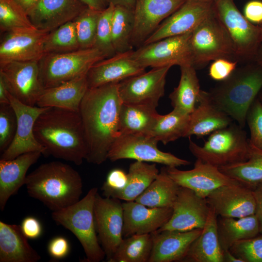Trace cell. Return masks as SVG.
<instances>
[{
    "label": "cell",
    "mask_w": 262,
    "mask_h": 262,
    "mask_svg": "<svg viewBox=\"0 0 262 262\" xmlns=\"http://www.w3.org/2000/svg\"><path fill=\"white\" fill-rule=\"evenodd\" d=\"M42 153H25L10 160H0V209L4 210L9 198L25 184L26 173Z\"/></svg>",
    "instance_id": "484cf974"
},
{
    "label": "cell",
    "mask_w": 262,
    "mask_h": 262,
    "mask_svg": "<svg viewBox=\"0 0 262 262\" xmlns=\"http://www.w3.org/2000/svg\"><path fill=\"white\" fill-rule=\"evenodd\" d=\"M40 259L20 226L0 221V262H36Z\"/></svg>",
    "instance_id": "f1b7e54d"
},
{
    "label": "cell",
    "mask_w": 262,
    "mask_h": 262,
    "mask_svg": "<svg viewBox=\"0 0 262 262\" xmlns=\"http://www.w3.org/2000/svg\"><path fill=\"white\" fill-rule=\"evenodd\" d=\"M0 30L7 33L37 29L27 12L14 0H0Z\"/></svg>",
    "instance_id": "ab89813d"
},
{
    "label": "cell",
    "mask_w": 262,
    "mask_h": 262,
    "mask_svg": "<svg viewBox=\"0 0 262 262\" xmlns=\"http://www.w3.org/2000/svg\"><path fill=\"white\" fill-rule=\"evenodd\" d=\"M219 168L227 176L252 189L262 180V149L249 142V154L247 161Z\"/></svg>",
    "instance_id": "8d00e7d4"
},
{
    "label": "cell",
    "mask_w": 262,
    "mask_h": 262,
    "mask_svg": "<svg viewBox=\"0 0 262 262\" xmlns=\"http://www.w3.org/2000/svg\"><path fill=\"white\" fill-rule=\"evenodd\" d=\"M17 118L10 103H0V152L2 153L12 143L16 131Z\"/></svg>",
    "instance_id": "ee69618b"
},
{
    "label": "cell",
    "mask_w": 262,
    "mask_h": 262,
    "mask_svg": "<svg viewBox=\"0 0 262 262\" xmlns=\"http://www.w3.org/2000/svg\"><path fill=\"white\" fill-rule=\"evenodd\" d=\"M105 58L95 48L46 54L38 62L44 89L53 87L86 75L97 62Z\"/></svg>",
    "instance_id": "52a82bcc"
},
{
    "label": "cell",
    "mask_w": 262,
    "mask_h": 262,
    "mask_svg": "<svg viewBox=\"0 0 262 262\" xmlns=\"http://www.w3.org/2000/svg\"><path fill=\"white\" fill-rule=\"evenodd\" d=\"M189 148L196 159L219 168L247 161L249 141L243 128L231 123L210 134L202 146L190 139Z\"/></svg>",
    "instance_id": "8992f818"
},
{
    "label": "cell",
    "mask_w": 262,
    "mask_h": 262,
    "mask_svg": "<svg viewBox=\"0 0 262 262\" xmlns=\"http://www.w3.org/2000/svg\"><path fill=\"white\" fill-rule=\"evenodd\" d=\"M9 94L7 83L3 76L0 74V103H10Z\"/></svg>",
    "instance_id": "11a10c76"
},
{
    "label": "cell",
    "mask_w": 262,
    "mask_h": 262,
    "mask_svg": "<svg viewBox=\"0 0 262 262\" xmlns=\"http://www.w3.org/2000/svg\"><path fill=\"white\" fill-rule=\"evenodd\" d=\"M193 66L235 57L230 38L214 10L193 31L190 40Z\"/></svg>",
    "instance_id": "ba28073f"
},
{
    "label": "cell",
    "mask_w": 262,
    "mask_h": 262,
    "mask_svg": "<svg viewBox=\"0 0 262 262\" xmlns=\"http://www.w3.org/2000/svg\"><path fill=\"white\" fill-rule=\"evenodd\" d=\"M217 17L231 41L235 57L253 60L262 43V28L249 22L239 11L234 0H214Z\"/></svg>",
    "instance_id": "9c48e42d"
},
{
    "label": "cell",
    "mask_w": 262,
    "mask_h": 262,
    "mask_svg": "<svg viewBox=\"0 0 262 262\" xmlns=\"http://www.w3.org/2000/svg\"><path fill=\"white\" fill-rule=\"evenodd\" d=\"M262 88V67L255 62L236 68L208 94L217 107L244 128L248 110Z\"/></svg>",
    "instance_id": "277c9868"
},
{
    "label": "cell",
    "mask_w": 262,
    "mask_h": 262,
    "mask_svg": "<svg viewBox=\"0 0 262 262\" xmlns=\"http://www.w3.org/2000/svg\"><path fill=\"white\" fill-rule=\"evenodd\" d=\"M98 188L89 190L82 199L62 210L52 212V219L72 232L82 245L88 262H99L106 256L96 229L94 207Z\"/></svg>",
    "instance_id": "5b68a950"
},
{
    "label": "cell",
    "mask_w": 262,
    "mask_h": 262,
    "mask_svg": "<svg viewBox=\"0 0 262 262\" xmlns=\"http://www.w3.org/2000/svg\"><path fill=\"white\" fill-rule=\"evenodd\" d=\"M131 51L116 53L95 63L86 74L88 88L119 83L145 72L146 68L131 58Z\"/></svg>",
    "instance_id": "cb8c5ba5"
},
{
    "label": "cell",
    "mask_w": 262,
    "mask_h": 262,
    "mask_svg": "<svg viewBox=\"0 0 262 262\" xmlns=\"http://www.w3.org/2000/svg\"><path fill=\"white\" fill-rule=\"evenodd\" d=\"M102 11L87 7L73 20L80 49L94 47Z\"/></svg>",
    "instance_id": "b9f144b4"
},
{
    "label": "cell",
    "mask_w": 262,
    "mask_h": 262,
    "mask_svg": "<svg viewBox=\"0 0 262 262\" xmlns=\"http://www.w3.org/2000/svg\"><path fill=\"white\" fill-rule=\"evenodd\" d=\"M253 60L255 61V62L262 67V43L258 48L254 57Z\"/></svg>",
    "instance_id": "91938a15"
},
{
    "label": "cell",
    "mask_w": 262,
    "mask_h": 262,
    "mask_svg": "<svg viewBox=\"0 0 262 262\" xmlns=\"http://www.w3.org/2000/svg\"><path fill=\"white\" fill-rule=\"evenodd\" d=\"M180 67V78L178 85L169 96L173 109L190 115L198 104L202 90L195 67L191 65Z\"/></svg>",
    "instance_id": "1f68e13d"
},
{
    "label": "cell",
    "mask_w": 262,
    "mask_h": 262,
    "mask_svg": "<svg viewBox=\"0 0 262 262\" xmlns=\"http://www.w3.org/2000/svg\"><path fill=\"white\" fill-rule=\"evenodd\" d=\"M229 250L244 262H262V233L236 242Z\"/></svg>",
    "instance_id": "f6af8a7d"
},
{
    "label": "cell",
    "mask_w": 262,
    "mask_h": 262,
    "mask_svg": "<svg viewBox=\"0 0 262 262\" xmlns=\"http://www.w3.org/2000/svg\"><path fill=\"white\" fill-rule=\"evenodd\" d=\"M171 66L153 67L118 83L122 103L144 104L157 107L164 94L166 77Z\"/></svg>",
    "instance_id": "4fadbf2b"
},
{
    "label": "cell",
    "mask_w": 262,
    "mask_h": 262,
    "mask_svg": "<svg viewBox=\"0 0 262 262\" xmlns=\"http://www.w3.org/2000/svg\"><path fill=\"white\" fill-rule=\"evenodd\" d=\"M0 74L10 93L22 103L35 106L44 88L40 78L37 61H10L0 64Z\"/></svg>",
    "instance_id": "5bb4252c"
},
{
    "label": "cell",
    "mask_w": 262,
    "mask_h": 262,
    "mask_svg": "<svg viewBox=\"0 0 262 262\" xmlns=\"http://www.w3.org/2000/svg\"><path fill=\"white\" fill-rule=\"evenodd\" d=\"M202 229L181 231L165 230L152 233V248L148 262H182Z\"/></svg>",
    "instance_id": "d4e9b609"
},
{
    "label": "cell",
    "mask_w": 262,
    "mask_h": 262,
    "mask_svg": "<svg viewBox=\"0 0 262 262\" xmlns=\"http://www.w3.org/2000/svg\"><path fill=\"white\" fill-rule=\"evenodd\" d=\"M48 250L52 258L60 260L64 258L68 255L70 246L68 241L66 238L57 236L53 238L49 242Z\"/></svg>",
    "instance_id": "c3c4849f"
},
{
    "label": "cell",
    "mask_w": 262,
    "mask_h": 262,
    "mask_svg": "<svg viewBox=\"0 0 262 262\" xmlns=\"http://www.w3.org/2000/svg\"><path fill=\"white\" fill-rule=\"evenodd\" d=\"M217 227L219 243L223 251L229 250L239 241L253 238L260 233L255 214L240 218L218 216Z\"/></svg>",
    "instance_id": "836d02e7"
},
{
    "label": "cell",
    "mask_w": 262,
    "mask_h": 262,
    "mask_svg": "<svg viewBox=\"0 0 262 262\" xmlns=\"http://www.w3.org/2000/svg\"><path fill=\"white\" fill-rule=\"evenodd\" d=\"M0 44V64L10 61H37L46 54L48 33L38 30L6 33Z\"/></svg>",
    "instance_id": "44dd1931"
},
{
    "label": "cell",
    "mask_w": 262,
    "mask_h": 262,
    "mask_svg": "<svg viewBox=\"0 0 262 262\" xmlns=\"http://www.w3.org/2000/svg\"><path fill=\"white\" fill-rule=\"evenodd\" d=\"M45 54L80 49L74 21L68 22L48 33L44 41Z\"/></svg>",
    "instance_id": "60d3db41"
},
{
    "label": "cell",
    "mask_w": 262,
    "mask_h": 262,
    "mask_svg": "<svg viewBox=\"0 0 262 262\" xmlns=\"http://www.w3.org/2000/svg\"><path fill=\"white\" fill-rule=\"evenodd\" d=\"M192 33L143 44L136 50H131L130 57L145 68L193 66L190 45Z\"/></svg>",
    "instance_id": "30bf717a"
},
{
    "label": "cell",
    "mask_w": 262,
    "mask_h": 262,
    "mask_svg": "<svg viewBox=\"0 0 262 262\" xmlns=\"http://www.w3.org/2000/svg\"><path fill=\"white\" fill-rule=\"evenodd\" d=\"M186 0H136L134 25L131 38L133 47L142 46L162 22Z\"/></svg>",
    "instance_id": "d6986e66"
},
{
    "label": "cell",
    "mask_w": 262,
    "mask_h": 262,
    "mask_svg": "<svg viewBox=\"0 0 262 262\" xmlns=\"http://www.w3.org/2000/svg\"><path fill=\"white\" fill-rule=\"evenodd\" d=\"M257 97L259 99V100H260V101L261 102L262 104V88L260 90Z\"/></svg>",
    "instance_id": "94428289"
},
{
    "label": "cell",
    "mask_w": 262,
    "mask_h": 262,
    "mask_svg": "<svg viewBox=\"0 0 262 262\" xmlns=\"http://www.w3.org/2000/svg\"><path fill=\"white\" fill-rule=\"evenodd\" d=\"M9 99L16 115L17 128L12 143L1 154L0 159H13L21 154L34 151H39L42 154H46L45 148L39 143L35 137L34 127L38 116L48 107L25 104L10 93Z\"/></svg>",
    "instance_id": "2e32d148"
},
{
    "label": "cell",
    "mask_w": 262,
    "mask_h": 262,
    "mask_svg": "<svg viewBox=\"0 0 262 262\" xmlns=\"http://www.w3.org/2000/svg\"><path fill=\"white\" fill-rule=\"evenodd\" d=\"M246 123L250 131V143L262 149V104L258 97L248 110Z\"/></svg>",
    "instance_id": "bcb514c9"
},
{
    "label": "cell",
    "mask_w": 262,
    "mask_h": 262,
    "mask_svg": "<svg viewBox=\"0 0 262 262\" xmlns=\"http://www.w3.org/2000/svg\"><path fill=\"white\" fill-rule=\"evenodd\" d=\"M28 13L40 0H14Z\"/></svg>",
    "instance_id": "9f6ffc18"
},
{
    "label": "cell",
    "mask_w": 262,
    "mask_h": 262,
    "mask_svg": "<svg viewBox=\"0 0 262 262\" xmlns=\"http://www.w3.org/2000/svg\"><path fill=\"white\" fill-rule=\"evenodd\" d=\"M214 9V0H186L162 22L143 44L192 32Z\"/></svg>",
    "instance_id": "9a60e30c"
},
{
    "label": "cell",
    "mask_w": 262,
    "mask_h": 262,
    "mask_svg": "<svg viewBox=\"0 0 262 262\" xmlns=\"http://www.w3.org/2000/svg\"><path fill=\"white\" fill-rule=\"evenodd\" d=\"M169 176L180 186L189 188L206 198L213 190L226 185L240 183L223 173L218 167L196 159L193 169L181 170L166 166Z\"/></svg>",
    "instance_id": "ac0fdd59"
},
{
    "label": "cell",
    "mask_w": 262,
    "mask_h": 262,
    "mask_svg": "<svg viewBox=\"0 0 262 262\" xmlns=\"http://www.w3.org/2000/svg\"><path fill=\"white\" fill-rule=\"evenodd\" d=\"M232 121L211 101L208 92L202 90L198 104L190 114L184 137L195 135L198 138L202 137L229 126Z\"/></svg>",
    "instance_id": "4316f807"
},
{
    "label": "cell",
    "mask_w": 262,
    "mask_h": 262,
    "mask_svg": "<svg viewBox=\"0 0 262 262\" xmlns=\"http://www.w3.org/2000/svg\"><path fill=\"white\" fill-rule=\"evenodd\" d=\"M237 61L229 59H216L210 65L209 75L213 80L222 82L229 77L237 68Z\"/></svg>",
    "instance_id": "7dc6e473"
},
{
    "label": "cell",
    "mask_w": 262,
    "mask_h": 262,
    "mask_svg": "<svg viewBox=\"0 0 262 262\" xmlns=\"http://www.w3.org/2000/svg\"><path fill=\"white\" fill-rule=\"evenodd\" d=\"M189 119L190 115L175 109L166 115L159 114L147 135L166 145L184 137Z\"/></svg>",
    "instance_id": "d590c367"
},
{
    "label": "cell",
    "mask_w": 262,
    "mask_h": 262,
    "mask_svg": "<svg viewBox=\"0 0 262 262\" xmlns=\"http://www.w3.org/2000/svg\"><path fill=\"white\" fill-rule=\"evenodd\" d=\"M158 143L157 140L147 135H119L109 150L108 159L112 162L121 159H134L176 167L191 164L190 162L171 153L161 150L157 147Z\"/></svg>",
    "instance_id": "8fae6325"
},
{
    "label": "cell",
    "mask_w": 262,
    "mask_h": 262,
    "mask_svg": "<svg viewBox=\"0 0 262 262\" xmlns=\"http://www.w3.org/2000/svg\"><path fill=\"white\" fill-rule=\"evenodd\" d=\"M87 7L80 0H40L27 14L37 30L49 33L73 21Z\"/></svg>",
    "instance_id": "7402d4cb"
},
{
    "label": "cell",
    "mask_w": 262,
    "mask_h": 262,
    "mask_svg": "<svg viewBox=\"0 0 262 262\" xmlns=\"http://www.w3.org/2000/svg\"><path fill=\"white\" fill-rule=\"evenodd\" d=\"M96 229L108 262L123 239L122 203L113 197H103L97 193L94 207Z\"/></svg>",
    "instance_id": "7c38bea8"
},
{
    "label": "cell",
    "mask_w": 262,
    "mask_h": 262,
    "mask_svg": "<svg viewBox=\"0 0 262 262\" xmlns=\"http://www.w3.org/2000/svg\"><path fill=\"white\" fill-rule=\"evenodd\" d=\"M20 226L24 235L29 239L38 238L42 232L40 222L34 217L28 216L25 218Z\"/></svg>",
    "instance_id": "816d5d0a"
},
{
    "label": "cell",
    "mask_w": 262,
    "mask_h": 262,
    "mask_svg": "<svg viewBox=\"0 0 262 262\" xmlns=\"http://www.w3.org/2000/svg\"><path fill=\"white\" fill-rule=\"evenodd\" d=\"M127 173L120 169H114L108 174L101 187L102 191L123 188L127 183Z\"/></svg>",
    "instance_id": "681fc988"
},
{
    "label": "cell",
    "mask_w": 262,
    "mask_h": 262,
    "mask_svg": "<svg viewBox=\"0 0 262 262\" xmlns=\"http://www.w3.org/2000/svg\"><path fill=\"white\" fill-rule=\"evenodd\" d=\"M218 216L240 218L255 214L252 189L241 183L221 186L206 198Z\"/></svg>",
    "instance_id": "ffe728a7"
},
{
    "label": "cell",
    "mask_w": 262,
    "mask_h": 262,
    "mask_svg": "<svg viewBox=\"0 0 262 262\" xmlns=\"http://www.w3.org/2000/svg\"><path fill=\"white\" fill-rule=\"evenodd\" d=\"M172 208L173 213L170 219L156 231L165 230L185 231L202 229L210 210L206 198L182 186H180Z\"/></svg>",
    "instance_id": "e0dca14e"
},
{
    "label": "cell",
    "mask_w": 262,
    "mask_h": 262,
    "mask_svg": "<svg viewBox=\"0 0 262 262\" xmlns=\"http://www.w3.org/2000/svg\"><path fill=\"white\" fill-rule=\"evenodd\" d=\"M255 202V212L260 227V232L262 233V180L252 188Z\"/></svg>",
    "instance_id": "f5cc1de1"
},
{
    "label": "cell",
    "mask_w": 262,
    "mask_h": 262,
    "mask_svg": "<svg viewBox=\"0 0 262 262\" xmlns=\"http://www.w3.org/2000/svg\"><path fill=\"white\" fill-rule=\"evenodd\" d=\"M115 5L110 3L100 15L96 40L93 48L102 53L105 58L113 56L116 54L112 38V19Z\"/></svg>",
    "instance_id": "7bdbcfd3"
},
{
    "label": "cell",
    "mask_w": 262,
    "mask_h": 262,
    "mask_svg": "<svg viewBox=\"0 0 262 262\" xmlns=\"http://www.w3.org/2000/svg\"><path fill=\"white\" fill-rule=\"evenodd\" d=\"M244 16L251 23L262 25V1L252 0L248 1L244 8Z\"/></svg>",
    "instance_id": "f907efd6"
},
{
    "label": "cell",
    "mask_w": 262,
    "mask_h": 262,
    "mask_svg": "<svg viewBox=\"0 0 262 262\" xmlns=\"http://www.w3.org/2000/svg\"><path fill=\"white\" fill-rule=\"evenodd\" d=\"M110 3L115 6H121L133 10L136 0H108Z\"/></svg>",
    "instance_id": "6f0895ef"
},
{
    "label": "cell",
    "mask_w": 262,
    "mask_h": 262,
    "mask_svg": "<svg viewBox=\"0 0 262 262\" xmlns=\"http://www.w3.org/2000/svg\"><path fill=\"white\" fill-rule=\"evenodd\" d=\"M153 241L151 234H134L123 238L109 262H148Z\"/></svg>",
    "instance_id": "f35d334b"
},
{
    "label": "cell",
    "mask_w": 262,
    "mask_h": 262,
    "mask_svg": "<svg viewBox=\"0 0 262 262\" xmlns=\"http://www.w3.org/2000/svg\"><path fill=\"white\" fill-rule=\"evenodd\" d=\"M217 217L210 207L201 234L191 244L182 262H224L223 250L219 243L217 232Z\"/></svg>",
    "instance_id": "83f0119b"
},
{
    "label": "cell",
    "mask_w": 262,
    "mask_h": 262,
    "mask_svg": "<svg viewBox=\"0 0 262 262\" xmlns=\"http://www.w3.org/2000/svg\"><path fill=\"white\" fill-rule=\"evenodd\" d=\"M179 188L168 175L166 167H163L156 178L134 201L149 207H172Z\"/></svg>",
    "instance_id": "e575fe53"
},
{
    "label": "cell",
    "mask_w": 262,
    "mask_h": 262,
    "mask_svg": "<svg viewBox=\"0 0 262 262\" xmlns=\"http://www.w3.org/2000/svg\"><path fill=\"white\" fill-rule=\"evenodd\" d=\"M122 102L118 83L89 88L80 106V115L89 163L100 164L108 159L109 150L119 133Z\"/></svg>",
    "instance_id": "6da1fadb"
},
{
    "label": "cell",
    "mask_w": 262,
    "mask_h": 262,
    "mask_svg": "<svg viewBox=\"0 0 262 262\" xmlns=\"http://www.w3.org/2000/svg\"><path fill=\"white\" fill-rule=\"evenodd\" d=\"M86 75L60 85L44 89L36 105L79 112L81 102L88 89Z\"/></svg>",
    "instance_id": "f546056e"
},
{
    "label": "cell",
    "mask_w": 262,
    "mask_h": 262,
    "mask_svg": "<svg viewBox=\"0 0 262 262\" xmlns=\"http://www.w3.org/2000/svg\"><path fill=\"white\" fill-rule=\"evenodd\" d=\"M224 262H244L241 259L235 256L229 250L223 251Z\"/></svg>",
    "instance_id": "680465c9"
},
{
    "label": "cell",
    "mask_w": 262,
    "mask_h": 262,
    "mask_svg": "<svg viewBox=\"0 0 262 262\" xmlns=\"http://www.w3.org/2000/svg\"><path fill=\"white\" fill-rule=\"evenodd\" d=\"M122 206L123 238L156 231L168 221L173 213L172 207H149L135 201H125Z\"/></svg>",
    "instance_id": "603a6c76"
},
{
    "label": "cell",
    "mask_w": 262,
    "mask_h": 262,
    "mask_svg": "<svg viewBox=\"0 0 262 262\" xmlns=\"http://www.w3.org/2000/svg\"><path fill=\"white\" fill-rule=\"evenodd\" d=\"M25 184L30 196L42 202L52 212L78 202L82 193L79 173L70 165L59 161L39 165L27 176Z\"/></svg>",
    "instance_id": "3957f363"
},
{
    "label": "cell",
    "mask_w": 262,
    "mask_h": 262,
    "mask_svg": "<svg viewBox=\"0 0 262 262\" xmlns=\"http://www.w3.org/2000/svg\"><path fill=\"white\" fill-rule=\"evenodd\" d=\"M35 137L46 154L80 165L87 149L79 112L48 107L37 118Z\"/></svg>",
    "instance_id": "7a4b0ae2"
},
{
    "label": "cell",
    "mask_w": 262,
    "mask_h": 262,
    "mask_svg": "<svg viewBox=\"0 0 262 262\" xmlns=\"http://www.w3.org/2000/svg\"><path fill=\"white\" fill-rule=\"evenodd\" d=\"M261 26V28H262V25H260Z\"/></svg>",
    "instance_id": "6125c7cd"
},
{
    "label": "cell",
    "mask_w": 262,
    "mask_h": 262,
    "mask_svg": "<svg viewBox=\"0 0 262 262\" xmlns=\"http://www.w3.org/2000/svg\"></svg>",
    "instance_id": "be15d7a7"
},
{
    "label": "cell",
    "mask_w": 262,
    "mask_h": 262,
    "mask_svg": "<svg viewBox=\"0 0 262 262\" xmlns=\"http://www.w3.org/2000/svg\"><path fill=\"white\" fill-rule=\"evenodd\" d=\"M156 163L149 164L136 161L130 165L127 181L122 188L102 191L104 197L125 201H134L156 178L159 173Z\"/></svg>",
    "instance_id": "4dcf8cb0"
},
{
    "label": "cell",
    "mask_w": 262,
    "mask_h": 262,
    "mask_svg": "<svg viewBox=\"0 0 262 262\" xmlns=\"http://www.w3.org/2000/svg\"><path fill=\"white\" fill-rule=\"evenodd\" d=\"M156 107L144 104L122 103L119 116L121 135H148L159 115Z\"/></svg>",
    "instance_id": "d6a6232c"
},
{
    "label": "cell",
    "mask_w": 262,
    "mask_h": 262,
    "mask_svg": "<svg viewBox=\"0 0 262 262\" xmlns=\"http://www.w3.org/2000/svg\"><path fill=\"white\" fill-rule=\"evenodd\" d=\"M134 11L115 6L112 19V43L116 53L133 50L131 38L134 29Z\"/></svg>",
    "instance_id": "74e56055"
},
{
    "label": "cell",
    "mask_w": 262,
    "mask_h": 262,
    "mask_svg": "<svg viewBox=\"0 0 262 262\" xmlns=\"http://www.w3.org/2000/svg\"><path fill=\"white\" fill-rule=\"evenodd\" d=\"M88 7L99 11H103L109 5L108 0H80Z\"/></svg>",
    "instance_id": "db71d44e"
}]
</instances>
